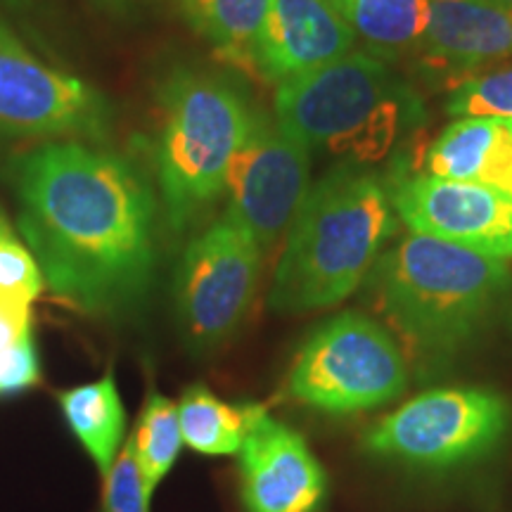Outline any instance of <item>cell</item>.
<instances>
[{"label": "cell", "mask_w": 512, "mask_h": 512, "mask_svg": "<svg viewBox=\"0 0 512 512\" xmlns=\"http://www.w3.org/2000/svg\"><path fill=\"white\" fill-rule=\"evenodd\" d=\"M19 230L62 302L131 311L155 278V192L138 166L83 140L36 147L15 166Z\"/></svg>", "instance_id": "1"}, {"label": "cell", "mask_w": 512, "mask_h": 512, "mask_svg": "<svg viewBox=\"0 0 512 512\" xmlns=\"http://www.w3.org/2000/svg\"><path fill=\"white\" fill-rule=\"evenodd\" d=\"M510 259L408 233L387 247L366 283L375 309L408 349L446 361L475 347L512 299Z\"/></svg>", "instance_id": "2"}, {"label": "cell", "mask_w": 512, "mask_h": 512, "mask_svg": "<svg viewBox=\"0 0 512 512\" xmlns=\"http://www.w3.org/2000/svg\"><path fill=\"white\" fill-rule=\"evenodd\" d=\"M389 183L370 166L344 162L306 192L285 233L268 306L299 316L347 302L368 280L396 233Z\"/></svg>", "instance_id": "3"}, {"label": "cell", "mask_w": 512, "mask_h": 512, "mask_svg": "<svg viewBox=\"0 0 512 512\" xmlns=\"http://www.w3.org/2000/svg\"><path fill=\"white\" fill-rule=\"evenodd\" d=\"M273 110L275 124L311 152L361 166L380 164L425 121L418 91L370 50L280 83Z\"/></svg>", "instance_id": "4"}, {"label": "cell", "mask_w": 512, "mask_h": 512, "mask_svg": "<svg viewBox=\"0 0 512 512\" xmlns=\"http://www.w3.org/2000/svg\"><path fill=\"white\" fill-rule=\"evenodd\" d=\"M159 112V195L166 226L183 233L226 192L230 164L256 112L233 83L195 69H178L164 81Z\"/></svg>", "instance_id": "5"}, {"label": "cell", "mask_w": 512, "mask_h": 512, "mask_svg": "<svg viewBox=\"0 0 512 512\" xmlns=\"http://www.w3.org/2000/svg\"><path fill=\"white\" fill-rule=\"evenodd\" d=\"M411 366L394 332L375 318L344 311L306 337L287 375V394L325 413L387 406L408 389Z\"/></svg>", "instance_id": "6"}, {"label": "cell", "mask_w": 512, "mask_h": 512, "mask_svg": "<svg viewBox=\"0 0 512 512\" xmlns=\"http://www.w3.org/2000/svg\"><path fill=\"white\" fill-rule=\"evenodd\" d=\"M510 422V403L491 389H432L377 422L363 446L377 458L444 470L496 451Z\"/></svg>", "instance_id": "7"}, {"label": "cell", "mask_w": 512, "mask_h": 512, "mask_svg": "<svg viewBox=\"0 0 512 512\" xmlns=\"http://www.w3.org/2000/svg\"><path fill=\"white\" fill-rule=\"evenodd\" d=\"M261 261L259 242L228 209L190 240L174 280L178 325L190 349L221 347L240 328L259 287Z\"/></svg>", "instance_id": "8"}, {"label": "cell", "mask_w": 512, "mask_h": 512, "mask_svg": "<svg viewBox=\"0 0 512 512\" xmlns=\"http://www.w3.org/2000/svg\"><path fill=\"white\" fill-rule=\"evenodd\" d=\"M110 128V102L38 60L0 22V136L100 140Z\"/></svg>", "instance_id": "9"}, {"label": "cell", "mask_w": 512, "mask_h": 512, "mask_svg": "<svg viewBox=\"0 0 512 512\" xmlns=\"http://www.w3.org/2000/svg\"><path fill=\"white\" fill-rule=\"evenodd\" d=\"M311 178V150L287 136L273 117L256 112L252 131L233 157L226 192L228 211L261 252H271L302 207Z\"/></svg>", "instance_id": "10"}, {"label": "cell", "mask_w": 512, "mask_h": 512, "mask_svg": "<svg viewBox=\"0 0 512 512\" xmlns=\"http://www.w3.org/2000/svg\"><path fill=\"white\" fill-rule=\"evenodd\" d=\"M411 233L512 259V195L486 185L415 174L389 183Z\"/></svg>", "instance_id": "11"}, {"label": "cell", "mask_w": 512, "mask_h": 512, "mask_svg": "<svg viewBox=\"0 0 512 512\" xmlns=\"http://www.w3.org/2000/svg\"><path fill=\"white\" fill-rule=\"evenodd\" d=\"M238 456L247 512H316L323 503V465L302 434L259 403H247V434Z\"/></svg>", "instance_id": "12"}, {"label": "cell", "mask_w": 512, "mask_h": 512, "mask_svg": "<svg viewBox=\"0 0 512 512\" xmlns=\"http://www.w3.org/2000/svg\"><path fill=\"white\" fill-rule=\"evenodd\" d=\"M358 38L330 0H271L256 50V74L280 83L356 50Z\"/></svg>", "instance_id": "13"}, {"label": "cell", "mask_w": 512, "mask_h": 512, "mask_svg": "<svg viewBox=\"0 0 512 512\" xmlns=\"http://www.w3.org/2000/svg\"><path fill=\"white\" fill-rule=\"evenodd\" d=\"M415 53L448 76L512 57V10L501 0H430V22Z\"/></svg>", "instance_id": "14"}, {"label": "cell", "mask_w": 512, "mask_h": 512, "mask_svg": "<svg viewBox=\"0 0 512 512\" xmlns=\"http://www.w3.org/2000/svg\"><path fill=\"white\" fill-rule=\"evenodd\" d=\"M422 174L512 195V119L460 117L425 152Z\"/></svg>", "instance_id": "15"}, {"label": "cell", "mask_w": 512, "mask_h": 512, "mask_svg": "<svg viewBox=\"0 0 512 512\" xmlns=\"http://www.w3.org/2000/svg\"><path fill=\"white\" fill-rule=\"evenodd\" d=\"M366 50L394 62L420 48L430 0H330Z\"/></svg>", "instance_id": "16"}, {"label": "cell", "mask_w": 512, "mask_h": 512, "mask_svg": "<svg viewBox=\"0 0 512 512\" xmlns=\"http://www.w3.org/2000/svg\"><path fill=\"white\" fill-rule=\"evenodd\" d=\"M60 408L69 430L98 465L100 475L107 477L126 430V413L114 375L107 373L100 380L62 392Z\"/></svg>", "instance_id": "17"}, {"label": "cell", "mask_w": 512, "mask_h": 512, "mask_svg": "<svg viewBox=\"0 0 512 512\" xmlns=\"http://www.w3.org/2000/svg\"><path fill=\"white\" fill-rule=\"evenodd\" d=\"M183 15L233 67L256 74V50L271 0H178Z\"/></svg>", "instance_id": "18"}, {"label": "cell", "mask_w": 512, "mask_h": 512, "mask_svg": "<svg viewBox=\"0 0 512 512\" xmlns=\"http://www.w3.org/2000/svg\"><path fill=\"white\" fill-rule=\"evenodd\" d=\"M183 444L202 456H238L247 434V403H226L207 387L185 389L178 401Z\"/></svg>", "instance_id": "19"}, {"label": "cell", "mask_w": 512, "mask_h": 512, "mask_svg": "<svg viewBox=\"0 0 512 512\" xmlns=\"http://www.w3.org/2000/svg\"><path fill=\"white\" fill-rule=\"evenodd\" d=\"M136 460L143 472V482L150 494H155L159 482L169 475L183 448L178 408L164 394L150 392L140 411L136 434L131 439Z\"/></svg>", "instance_id": "20"}, {"label": "cell", "mask_w": 512, "mask_h": 512, "mask_svg": "<svg viewBox=\"0 0 512 512\" xmlns=\"http://www.w3.org/2000/svg\"><path fill=\"white\" fill-rule=\"evenodd\" d=\"M446 110L453 117L512 119V67L465 76L453 86Z\"/></svg>", "instance_id": "21"}, {"label": "cell", "mask_w": 512, "mask_h": 512, "mask_svg": "<svg viewBox=\"0 0 512 512\" xmlns=\"http://www.w3.org/2000/svg\"><path fill=\"white\" fill-rule=\"evenodd\" d=\"M41 266L27 242L17 238L15 228L0 207V294L31 304L43 292Z\"/></svg>", "instance_id": "22"}, {"label": "cell", "mask_w": 512, "mask_h": 512, "mask_svg": "<svg viewBox=\"0 0 512 512\" xmlns=\"http://www.w3.org/2000/svg\"><path fill=\"white\" fill-rule=\"evenodd\" d=\"M152 494L143 482V472L136 460L131 441L121 446L112 470L105 477V496H102V512H150Z\"/></svg>", "instance_id": "23"}, {"label": "cell", "mask_w": 512, "mask_h": 512, "mask_svg": "<svg viewBox=\"0 0 512 512\" xmlns=\"http://www.w3.org/2000/svg\"><path fill=\"white\" fill-rule=\"evenodd\" d=\"M38 380H41V363L31 335L0 351V396L24 392Z\"/></svg>", "instance_id": "24"}, {"label": "cell", "mask_w": 512, "mask_h": 512, "mask_svg": "<svg viewBox=\"0 0 512 512\" xmlns=\"http://www.w3.org/2000/svg\"><path fill=\"white\" fill-rule=\"evenodd\" d=\"M31 335V304L0 294V351Z\"/></svg>", "instance_id": "25"}, {"label": "cell", "mask_w": 512, "mask_h": 512, "mask_svg": "<svg viewBox=\"0 0 512 512\" xmlns=\"http://www.w3.org/2000/svg\"><path fill=\"white\" fill-rule=\"evenodd\" d=\"M501 3H503V5H508V8L512 10V0H501Z\"/></svg>", "instance_id": "26"}]
</instances>
